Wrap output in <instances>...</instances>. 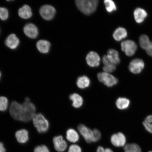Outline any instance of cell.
Listing matches in <instances>:
<instances>
[{
	"mask_svg": "<svg viewBox=\"0 0 152 152\" xmlns=\"http://www.w3.org/2000/svg\"><path fill=\"white\" fill-rule=\"evenodd\" d=\"M86 61L87 64L91 67H96L99 65L100 58L97 53L92 51L87 54Z\"/></svg>",
	"mask_w": 152,
	"mask_h": 152,
	"instance_id": "12",
	"label": "cell"
},
{
	"mask_svg": "<svg viewBox=\"0 0 152 152\" xmlns=\"http://www.w3.org/2000/svg\"><path fill=\"white\" fill-rule=\"evenodd\" d=\"M104 152H114V151L111 148H107L104 149Z\"/></svg>",
	"mask_w": 152,
	"mask_h": 152,
	"instance_id": "37",
	"label": "cell"
},
{
	"mask_svg": "<svg viewBox=\"0 0 152 152\" xmlns=\"http://www.w3.org/2000/svg\"><path fill=\"white\" fill-rule=\"evenodd\" d=\"M127 32L124 28L119 27L117 28L113 34V37L115 40L120 41L126 38Z\"/></svg>",
	"mask_w": 152,
	"mask_h": 152,
	"instance_id": "23",
	"label": "cell"
},
{
	"mask_svg": "<svg viewBox=\"0 0 152 152\" xmlns=\"http://www.w3.org/2000/svg\"><path fill=\"white\" fill-rule=\"evenodd\" d=\"M18 13L20 18L24 19L29 18L33 15L31 8L29 6L26 5L19 9Z\"/></svg>",
	"mask_w": 152,
	"mask_h": 152,
	"instance_id": "21",
	"label": "cell"
},
{
	"mask_svg": "<svg viewBox=\"0 0 152 152\" xmlns=\"http://www.w3.org/2000/svg\"><path fill=\"white\" fill-rule=\"evenodd\" d=\"M98 0H77L76 6L81 12L86 15H90L94 13L97 7Z\"/></svg>",
	"mask_w": 152,
	"mask_h": 152,
	"instance_id": "2",
	"label": "cell"
},
{
	"mask_svg": "<svg viewBox=\"0 0 152 152\" xmlns=\"http://www.w3.org/2000/svg\"><path fill=\"white\" fill-rule=\"evenodd\" d=\"M130 104V100L125 98H119L117 99L116 102V105L117 107L121 110H124L128 109Z\"/></svg>",
	"mask_w": 152,
	"mask_h": 152,
	"instance_id": "24",
	"label": "cell"
},
{
	"mask_svg": "<svg viewBox=\"0 0 152 152\" xmlns=\"http://www.w3.org/2000/svg\"><path fill=\"white\" fill-rule=\"evenodd\" d=\"M107 56L110 61L115 65L120 62L119 53L115 49H110L108 51Z\"/></svg>",
	"mask_w": 152,
	"mask_h": 152,
	"instance_id": "20",
	"label": "cell"
},
{
	"mask_svg": "<svg viewBox=\"0 0 152 152\" xmlns=\"http://www.w3.org/2000/svg\"><path fill=\"white\" fill-rule=\"evenodd\" d=\"M98 80L108 87H113L117 84L118 80L114 76L105 72H100L97 75Z\"/></svg>",
	"mask_w": 152,
	"mask_h": 152,
	"instance_id": "4",
	"label": "cell"
},
{
	"mask_svg": "<svg viewBox=\"0 0 152 152\" xmlns=\"http://www.w3.org/2000/svg\"><path fill=\"white\" fill-rule=\"evenodd\" d=\"M9 102L6 97L0 96V112H4L8 110Z\"/></svg>",
	"mask_w": 152,
	"mask_h": 152,
	"instance_id": "26",
	"label": "cell"
},
{
	"mask_svg": "<svg viewBox=\"0 0 152 152\" xmlns=\"http://www.w3.org/2000/svg\"><path fill=\"white\" fill-rule=\"evenodd\" d=\"M146 52H147L148 55L152 57V41L151 42V45L146 50Z\"/></svg>",
	"mask_w": 152,
	"mask_h": 152,
	"instance_id": "35",
	"label": "cell"
},
{
	"mask_svg": "<svg viewBox=\"0 0 152 152\" xmlns=\"http://www.w3.org/2000/svg\"><path fill=\"white\" fill-rule=\"evenodd\" d=\"M121 50L128 56H132L137 50V46L134 41L131 40L123 41L121 44Z\"/></svg>",
	"mask_w": 152,
	"mask_h": 152,
	"instance_id": "5",
	"label": "cell"
},
{
	"mask_svg": "<svg viewBox=\"0 0 152 152\" xmlns=\"http://www.w3.org/2000/svg\"><path fill=\"white\" fill-rule=\"evenodd\" d=\"M68 152H83L81 148L76 144H72L68 148Z\"/></svg>",
	"mask_w": 152,
	"mask_h": 152,
	"instance_id": "32",
	"label": "cell"
},
{
	"mask_svg": "<svg viewBox=\"0 0 152 152\" xmlns=\"http://www.w3.org/2000/svg\"><path fill=\"white\" fill-rule=\"evenodd\" d=\"M124 152H141L139 146L135 143L126 144L124 148Z\"/></svg>",
	"mask_w": 152,
	"mask_h": 152,
	"instance_id": "27",
	"label": "cell"
},
{
	"mask_svg": "<svg viewBox=\"0 0 152 152\" xmlns=\"http://www.w3.org/2000/svg\"><path fill=\"white\" fill-rule=\"evenodd\" d=\"M149 152H152V151Z\"/></svg>",
	"mask_w": 152,
	"mask_h": 152,
	"instance_id": "39",
	"label": "cell"
},
{
	"mask_svg": "<svg viewBox=\"0 0 152 152\" xmlns=\"http://www.w3.org/2000/svg\"><path fill=\"white\" fill-rule=\"evenodd\" d=\"M90 79L86 76H82L78 78L77 85L79 88L84 89L88 88L90 85Z\"/></svg>",
	"mask_w": 152,
	"mask_h": 152,
	"instance_id": "22",
	"label": "cell"
},
{
	"mask_svg": "<svg viewBox=\"0 0 152 152\" xmlns=\"http://www.w3.org/2000/svg\"><path fill=\"white\" fill-rule=\"evenodd\" d=\"M144 67V62L141 59H134L130 62L129 69L132 73L134 74H139L142 72Z\"/></svg>",
	"mask_w": 152,
	"mask_h": 152,
	"instance_id": "10",
	"label": "cell"
},
{
	"mask_svg": "<svg viewBox=\"0 0 152 152\" xmlns=\"http://www.w3.org/2000/svg\"><path fill=\"white\" fill-rule=\"evenodd\" d=\"M8 10L4 7H0V19L3 20H5L8 18Z\"/></svg>",
	"mask_w": 152,
	"mask_h": 152,
	"instance_id": "30",
	"label": "cell"
},
{
	"mask_svg": "<svg viewBox=\"0 0 152 152\" xmlns=\"http://www.w3.org/2000/svg\"><path fill=\"white\" fill-rule=\"evenodd\" d=\"M15 137L17 142L21 144H25L29 140V134L26 129H21L17 131L15 134Z\"/></svg>",
	"mask_w": 152,
	"mask_h": 152,
	"instance_id": "11",
	"label": "cell"
},
{
	"mask_svg": "<svg viewBox=\"0 0 152 152\" xmlns=\"http://www.w3.org/2000/svg\"><path fill=\"white\" fill-rule=\"evenodd\" d=\"M24 32L26 35L32 39H35L39 35V31L37 27L32 23L26 24L24 28Z\"/></svg>",
	"mask_w": 152,
	"mask_h": 152,
	"instance_id": "13",
	"label": "cell"
},
{
	"mask_svg": "<svg viewBox=\"0 0 152 152\" xmlns=\"http://www.w3.org/2000/svg\"><path fill=\"white\" fill-rule=\"evenodd\" d=\"M7 149L3 142H0V152H6Z\"/></svg>",
	"mask_w": 152,
	"mask_h": 152,
	"instance_id": "34",
	"label": "cell"
},
{
	"mask_svg": "<svg viewBox=\"0 0 152 152\" xmlns=\"http://www.w3.org/2000/svg\"><path fill=\"white\" fill-rule=\"evenodd\" d=\"M69 98L72 102V105L75 108H80L83 105V100L82 97L78 94H72L70 95Z\"/></svg>",
	"mask_w": 152,
	"mask_h": 152,
	"instance_id": "19",
	"label": "cell"
},
{
	"mask_svg": "<svg viewBox=\"0 0 152 152\" xmlns=\"http://www.w3.org/2000/svg\"><path fill=\"white\" fill-rule=\"evenodd\" d=\"M56 12V9L50 5H44L39 10L40 14L42 17L48 20H52L54 18Z\"/></svg>",
	"mask_w": 152,
	"mask_h": 152,
	"instance_id": "7",
	"label": "cell"
},
{
	"mask_svg": "<svg viewBox=\"0 0 152 152\" xmlns=\"http://www.w3.org/2000/svg\"><path fill=\"white\" fill-rule=\"evenodd\" d=\"M134 15L135 20L138 23L143 22L147 16V12L141 8H137L135 10Z\"/></svg>",
	"mask_w": 152,
	"mask_h": 152,
	"instance_id": "15",
	"label": "cell"
},
{
	"mask_svg": "<svg viewBox=\"0 0 152 152\" xmlns=\"http://www.w3.org/2000/svg\"><path fill=\"white\" fill-rule=\"evenodd\" d=\"M111 143L114 147L120 148L126 145V137L122 132H118L112 135L110 138Z\"/></svg>",
	"mask_w": 152,
	"mask_h": 152,
	"instance_id": "8",
	"label": "cell"
},
{
	"mask_svg": "<svg viewBox=\"0 0 152 152\" xmlns=\"http://www.w3.org/2000/svg\"><path fill=\"white\" fill-rule=\"evenodd\" d=\"M78 130L87 143H91L93 142V130L83 124L79 125L78 126Z\"/></svg>",
	"mask_w": 152,
	"mask_h": 152,
	"instance_id": "9",
	"label": "cell"
},
{
	"mask_svg": "<svg viewBox=\"0 0 152 152\" xmlns=\"http://www.w3.org/2000/svg\"><path fill=\"white\" fill-rule=\"evenodd\" d=\"M9 111L15 120L23 123L31 121L37 113V108L29 98L26 97L23 103L13 101L10 104Z\"/></svg>",
	"mask_w": 152,
	"mask_h": 152,
	"instance_id": "1",
	"label": "cell"
},
{
	"mask_svg": "<svg viewBox=\"0 0 152 152\" xmlns=\"http://www.w3.org/2000/svg\"><path fill=\"white\" fill-rule=\"evenodd\" d=\"M32 121L34 126L39 134H44L49 130L50 123L42 113H36Z\"/></svg>",
	"mask_w": 152,
	"mask_h": 152,
	"instance_id": "3",
	"label": "cell"
},
{
	"mask_svg": "<svg viewBox=\"0 0 152 152\" xmlns=\"http://www.w3.org/2000/svg\"><path fill=\"white\" fill-rule=\"evenodd\" d=\"M20 40L15 34H11L5 41V45L11 49H14L18 47Z\"/></svg>",
	"mask_w": 152,
	"mask_h": 152,
	"instance_id": "14",
	"label": "cell"
},
{
	"mask_svg": "<svg viewBox=\"0 0 152 152\" xmlns=\"http://www.w3.org/2000/svg\"><path fill=\"white\" fill-rule=\"evenodd\" d=\"M53 143L54 149L58 152H64L68 147L67 142L61 135L55 136L53 139Z\"/></svg>",
	"mask_w": 152,
	"mask_h": 152,
	"instance_id": "6",
	"label": "cell"
},
{
	"mask_svg": "<svg viewBox=\"0 0 152 152\" xmlns=\"http://www.w3.org/2000/svg\"><path fill=\"white\" fill-rule=\"evenodd\" d=\"M102 60L104 64L102 69L104 72L110 73L115 71L116 65L110 61L107 56L104 55L102 58Z\"/></svg>",
	"mask_w": 152,
	"mask_h": 152,
	"instance_id": "16",
	"label": "cell"
},
{
	"mask_svg": "<svg viewBox=\"0 0 152 152\" xmlns=\"http://www.w3.org/2000/svg\"><path fill=\"white\" fill-rule=\"evenodd\" d=\"M51 46L49 41L45 40H40L38 41L37 47L39 52L43 54H47L49 52Z\"/></svg>",
	"mask_w": 152,
	"mask_h": 152,
	"instance_id": "18",
	"label": "cell"
},
{
	"mask_svg": "<svg viewBox=\"0 0 152 152\" xmlns=\"http://www.w3.org/2000/svg\"><path fill=\"white\" fill-rule=\"evenodd\" d=\"M94 134V138H93V142H96L99 141L101 138V134L99 130L96 129H94L93 130Z\"/></svg>",
	"mask_w": 152,
	"mask_h": 152,
	"instance_id": "33",
	"label": "cell"
},
{
	"mask_svg": "<svg viewBox=\"0 0 152 152\" xmlns=\"http://www.w3.org/2000/svg\"><path fill=\"white\" fill-rule=\"evenodd\" d=\"M1 71H0V81H1Z\"/></svg>",
	"mask_w": 152,
	"mask_h": 152,
	"instance_id": "38",
	"label": "cell"
},
{
	"mask_svg": "<svg viewBox=\"0 0 152 152\" xmlns=\"http://www.w3.org/2000/svg\"><path fill=\"white\" fill-rule=\"evenodd\" d=\"M106 10L108 12L111 13L116 11V6L114 1L111 0H105L104 1Z\"/></svg>",
	"mask_w": 152,
	"mask_h": 152,
	"instance_id": "28",
	"label": "cell"
},
{
	"mask_svg": "<svg viewBox=\"0 0 152 152\" xmlns=\"http://www.w3.org/2000/svg\"><path fill=\"white\" fill-rule=\"evenodd\" d=\"M151 42L147 36L142 35L139 38V44L140 46L144 50H147L151 44Z\"/></svg>",
	"mask_w": 152,
	"mask_h": 152,
	"instance_id": "25",
	"label": "cell"
},
{
	"mask_svg": "<svg viewBox=\"0 0 152 152\" xmlns=\"http://www.w3.org/2000/svg\"><path fill=\"white\" fill-rule=\"evenodd\" d=\"M66 138L68 141L72 143H75L79 140L78 133L75 129H68L66 132Z\"/></svg>",
	"mask_w": 152,
	"mask_h": 152,
	"instance_id": "17",
	"label": "cell"
},
{
	"mask_svg": "<svg viewBox=\"0 0 152 152\" xmlns=\"http://www.w3.org/2000/svg\"><path fill=\"white\" fill-rule=\"evenodd\" d=\"M104 148L102 146H98L96 150V152H104Z\"/></svg>",
	"mask_w": 152,
	"mask_h": 152,
	"instance_id": "36",
	"label": "cell"
},
{
	"mask_svg": "<svg viewBox=\"0 0 152 152\" xmlns=\"http://www.w3.org/2000/svg\"><path fill=\"white\" fill-rule=\"evenodd\" d=\"M143 125L148 132L152 134V115L148 116L143 122Z\"/></svg>",
	"mask_w": 152,
	"mask_h": 152,
	"instance_id": "29",
	"label": "cell"
},
{
	"mask_svg": "<svg viewBox=\"0 0 152 152\" xmlns=\"http://www.w3.org/2000/svg\"><path fill=\"white\" fill-rule=\"evenodd\" d=\"M34 152H50L47 146L44 144L37 145L34 148Z\"/></svg>",
	"mask_w": 152,
	"mask_h": 152,
	"instance_id": "31",
	"label": "cell"
}]
</instances>
